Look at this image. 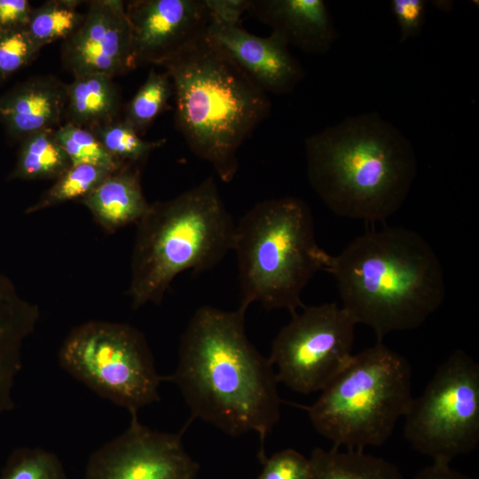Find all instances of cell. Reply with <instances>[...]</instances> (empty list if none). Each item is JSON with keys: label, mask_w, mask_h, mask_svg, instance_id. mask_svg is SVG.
<instances>
[{"label": "cell", "mask_w": 479, "mask_h": 479, "mask_svg": "<svg viewBox=\"0 0 479 479\" xmlns=\"http://www.w3.org/2000/svg\"><path fill=\"white\" fill-rule=\"evenodd\" d=\"M0 479H67L59 457L47 450L23 447L10 456Z\"/></svg>", "instance_id": "obj_27"}, {"label": "cell", "mask_w": 479, "mask_h": 479, "mask_svg": "<svg viewBox=\"0 0 479 479\" xmlns=\"http://www.w3.org/2000/svg\"><path fill=\"white\" fill-rule=\"evenodd\" d=\"M130 418L125 431L90 456L83 479H196L199 465L184 446V430H153L137 414Z\"/></svg>", "instance_id": "obj_11"}, {"label": "cell", "mask_w": 479, "mask_h": 479, "mask_svg": "<svg viewBox=\"0 0 479 479\" xmlns=\"http://www.w3.org/2000/svg\"><path fill=\"white\" fill-rule=\"evenodd\" d=\"M162 67L173 84L177 129L193 154L231 182L241 145L270 114L267 93L207 30Z\"/></svg>", "instance_id": "obj_4"}, {"label": "cell", "mask_w": 479, "mask_h": 479, "mask_svg": "<svg viewBox=\"0 0 479 479\" xmlns=\"http://www.w3.org/2000/svg\"><path fill=\"white\" fill-rule=\"evenodd\" d=\"M404 436L433 461L450 463L479 443V365L466 351L452 352L404 416Z\"/></svg>", "instance_id": "obj_9"}, {"label": "cell", "mask_w": 479, "mask_h": 479, "mask_svg": "<svg viewBox=\"0 0 479 479\" xmlns=\"http://www.w3.org/2000/svg\"><path fill=\"white\" fill-rule=\"evenodd\" d=\"M141 167L126 165L111 172L80 200L106 232L137 224L147 212L151 203L143 192Z\"/></svg>", "instance_id": "obj_18"}, {"label": "cell", "mask_w": 479, "mask_h": 479, "mask_svg": "<svg viewBox=\"0 0 479 479\" xmlns=\"http://www.w3.org/2000/svg\"><path fill=\"white\" fill-rule=\"evenodd\" d=\"M107 153L120 164L142 166L165 140L146 141L124 120L90 129Z\"/></svg>", "instance_id": "obj_25"}, {"label": "cell", "mask_w": 479, "mask_h": 479, "mask_svg": "<svg viewBox=\"0 0 479 479\" xmlns=\"http://www.w3.org/2000/svg\"><path fill=\"white\" fill-rule=\"evenodd\" d=\"M59 362L75 380L130 415L158 402L160 385L168 381L157 372L145 335L125 323L92 320L75 326L61 344Z\"/></svg>", "instance_id": "obj_8"}, {"label": "cell", "mask_w": 479, "mask_h": 479, "mask_svg": "<svg viewBox=\"0 0 479 479\" xmlns=\"http://www.w3.org/2000/svg\"><path fill=\"white\" fill-rule=\"evenodd\" d=\"M247 12L306 53H326L337 38L323 0H251Z\"/></svg>", "instance_id": "obj_16"}, {"label": "cell", "mask_w": 479, "mask_h": 479, "mask_svg": "<svg viewBox=\"0 0 479 479\" xmlns=\"http://www.w3.org/2000/svg\"><path fill=\"white\" fill-rule=\"evenodd\" d=\"M210 19L225 24H240L248 11L251 0H204Z\"/></svg>", "instance_id": "obj_31"}, {"label": "cell", "mask_w": 479, "mask_h": 479, "mask_svg": "<svg viewBox=\"0 0 479 479\" xmlns=\"http://www.w3.org/2000/svg\"><path fill=\"white\" fill-rule=\"evenodd\" d=\"M53 132L71 165L89 164L111 171L123 167L107 153L89 129L67 122L59 126Z\"/></svg>", "instance_id": "obj_26"}, {"label": "cell", "mask_w": 479, "mask_h": 479, "mask_svg": "<svg viewBox=\"0 0 479 479\" xmlns=\"http://www.w3.org/2000/svg\"><path fill=\"white\" fill-rule=\"evenodd\" d=\"M173 95V84L169 75L152 68L137 93L126 107V121L139 135L166 108Z\"/></svg>", "instance_id": "obj_24"}, {"label": "cell", "mask_w": 479, "mask_h": 479, "mask_svg": "<svg viewBox=\"0 0 479 479\" xmlns=\"http://www.w3.org/2000/svg\"><path fill=\"white\" fill-rule=\"evenodd\" d=\"M41 49L27 27L0 30V83L31 63Z\"/></svg>", "instance_id": "obj_28"}, {"label": "cell", "mask_w": 479, "mask_h": 479, "mask_svg": "<svg viewBox=\"0 0 479 479\" xmlns=\"http://www.w3.org/2000/svg\"><path fill=\"white\" fill-rule=\"evenodd\" d=\"M113 171L89 164L71 165L41 198L26 208L30 215L90 194Z\"/></svg>", "instance_id": "obj_23"}, {"label": "cell", "mask_w": 479, "mask_h": 479, "mask_svg": "<svg viewBox=\"0 0 479 479\" xmlns=\"http://www.w3.org/2000/svg\"><path fill=\"white\" fill-rule=\"evenodd\" d=\"M235 227L213 176L151 203L137 223L128 289L132 307L160 304L183 271L216 267L232 250Z\"/></svg>", "instance_id": "obj_5"}, {"label": "cell", "mask_w": 479, "mask_h": 479, "mask_svg": "<svg viewBox=\"0 0 479 479\" xmlns=\"http://www.w3.org/2000/svg\"><path fill=\"white\" fill-rule=\"evenodd\" d=\"M134 67L163 66L207 30L204 0H134L125 4Z\"/></svg>", "instance_id": "obj_12"}, {"label": "cell", "mask_w": 479, "mask_h": 479, "mask_svg": "<svg viewBox=\"0 0 479 479\" xmlns=\"http://www.w3.org/2000/svg\"><path fill=\"white\" fill-rule=\"evenodd\" d=\"M61 59L74 76L98 73L114 78L134 69L125 3L90 1L82 24L63 42Z\"/></svg>", "instance_id": "obj_13"}, {"label": "cell", "mask_w": 479, "mask_h": 479, "mask_svg": "<svg viewBox=\"0 0 479 479\" xmlns=\"http://www.w3.org/2000/svg\"><path fill=\"white\" fill-rule=\"evenodd\" d=\"M53 131L35 132L20 141L15 165L8 175L9 181L55 180L71 166Z\"/></svg>", "instance_id": "obj_21"}, {"label": "cell", "mask_w": 479, "mask_h": 479, "mask_svg": "<svg viewBox=\"0 0 479 479\" xmlns=\"http://www.w3.org/2000/svg\"><path fill=\"white\" fill-rule=\"evenodd\" d=\"M66 84L51 75L31 77L0 96V123L7 137L20 141L56 130L65 115Z\"/></svg>", "instance_id": "obj_15"}, {"label": "cell", "mask_w": 479, "mask_h": 479, "mask_svg": "<svg viewBox=\"0 0 479 479\" xmlns=\"http://www.w3.org/2000/svg\"><path fill=\"white\" fill-rule=\"evenodd\" d=\"M207 34L266 93H289L304 76L302 67L289 51V44L277 32L257 36L240 24L210 19Z\"/></svg>", "instance_id": "obj_14"}, {"label": "cell", "mask_w": 479, "mask_h": 479, "mask_svg": "<svg viewBox=\"0 0 479 479\" xmlns=\"http://www.w3.org/2000/svg\"><path fill=\"white\" fill-rule=\"evenodd\" d=\"M304 148L310 185L342 217L385 220L404 204L417 175L412 142L374 112L308 137Z\"/></svg>", "instance_id": "obj_3"}, {"label": "cell", "mask_w": 479, "mask_h": 479, "mask_svg": "<svg viewBox=\"0 0 479 479\" xmlns=\"http://www.w3.org/2000/svg\"><path fill=\"white\" fill-rule=\"evenodd\" d=\"M31 12L27 0H0V30L27 27Z\"/></svg>", "instance_id": "obj_32"}, {"label": "cell", "mask_w": 479, "mask_h": 479, "mask_svg": "<svg viewBox=\"0 0 479 479\" xmlns=\"http://www.w3.org/2000/svg\"><path fill=\"white\" fill-rule=\"evenodd\" d=\"M81 1L51 0L32 9L27 29L41 47L72 35L82 24L84 13L77 10Z\"/></svg>", "instance_id": "obj_22"}, {"label": "cell", "mask_w": 479, "mask_h": 479, "mask_svg": "<svg viewBox=\"0 0 479 479\" xmlns=\"http://www.w3.org/2000/svg\"><path fill=\"white\" fill-rule=\"evenodd\" d=\"M263 470L257 479H309L310 459L294 449L275 452L262 459Z\"/></svg>", "instance_id": "obj_29"}, {"label": "cell", "mask_w": 479, "mask_h": 479, "mask_svg": "<svg viewBox=\"0 0 479 479\" xmlns=\"http://www.w3.org/2000/svg\"><path fill=\"white\" fill-rule=\"evenodd\" d=\"M39 318L38 306L23 298L0 271V416L14 407L12 389L22 367V345Z\"/></svg>", "instance_id": "obj_17"}, {"label": "cell", "mask_w": 479, "mask_h": 479, "mask_svg": "<svg viewBox=\"0 0 479 479\" xmlns=\"http://www.w3.org/2000/svg\"><path fill=\"white\" fill-rule=\"evenodd\" d=\"M246 311L240 306L196 310L168 381L178 387L192 418L231 436L257 433L262 459L263 441L280 418L281 399L273 365L247 336Z\"/></svg>", "instance_id": "obj_1"}, {"label": "cell", "mask_w": 479, "mask_h": 479, "mask_svg": "<svg viewBox=\"0 0 479 479\" xmlns=\"http://www.w3.org/2000/svg\"><path fill=\"white\" fill-rule=\"evenodd\" d=\"M392 12L400 29V43L418 36L426 20L427 2L424 0H391Z\"/></svg>", "instance_id": "obj_30"}, {"label": "cell", "mask_w": 479, "mask_h": 479, "mask_svg": "<svg viewBox=\"0 0 479 479\" xmlns=\"http://www.w3.org/2000/svg\"><path fill=\"white\" fill-rule=\"evenodd\" d=\"M356 325L336 302L305 306L292 315L269 357L279 382L301 394L321 391L352 357Z\"/></svg>", "instance_id": "obj_10"}, {"label": "cell", "mask_w": 479, "mask_h": 479, "mask_svg": "<svg viewBox=\"0 0 479 479\" xmlns=\"http://www.w3.org/2000/svg\"><path fill=\"white\" fill-rule=\"evenodd\" d=\"M334 278L342 307L356 324L371 327L378 341L419 327L442 304L444 271L428 242L402 226L355 238L324 269Z\"/></svg>", "instance_id": "obj_2"}, {"label": "cell", "mask_w": 479, "mask_h": 479, "mask_svg": "<svg viewBox=\"0 0 479 479\" xmlns=\"http://www.w3.org/2000/svg\"><path fill=\"white\" fill-rule=\"evenodd\" d=\"M415 479H474L451 468L450 463L433 461L422 468Z\"/></svg>", "instance_id": "obj_33"}, {"label": "cell", "mask_w": 479, "mask_h": 479, "mask_svg": "<svg viewBox=\"0 0 479 479\" xmlns=\"http://www.w3.org/2000/svg\"><path fill=\"white\" fill-rule=\"evenodd\" d=\"M309 479H404L390 461L360 450L315 448Z\"/></svg>", "instance_id": "obj_20"}, {"label": "cell", "mask_w": 479, "mask_h": 479, "mask_svg": "<svg viewBox=\"0 0 479 479\" xmlns=\"http://www.w3.org/2000/svg\"><path fill=\"white\" fill-rule=\"evenodd\" d=\"M307 407L315 430L335 448L364 451L391 436L413 398L407 359L382 341L353 354Z\"/></svg>", "instance_id": "obj_7"}, {"label": "cell", "mask_w": 479, "mask_h": 479, "mask_svg": "<svg viewBox=\"0 0 479 479\" xmlns=\"http://www.w3.org/2000/svg\"><path fill=\"white\" fill-rule=\"evenodd\" d=\"M74 77L66 84L67 122L90 130L116 120L121 96L113 78L98 73Z\"/></svg>", "instance_id": "obj_19"}, {"label": "cell", "mask_w": 479, "mask_h": 479, "mask_svg": "<svg viewBox=\"0 0 479 479\" xmlns=\"http://www.w3.org/2000/svg\"><path fill=\"white\" fill-rule=\"evenodd\" d=\"M232 250L240 306L259 302L291 315L305 307L302 293L329 255L316 241L310 207L293 196L265 200L247 211L236 224Z\"/></svg>", "instance_id": "obj_6"}]
</instances>
